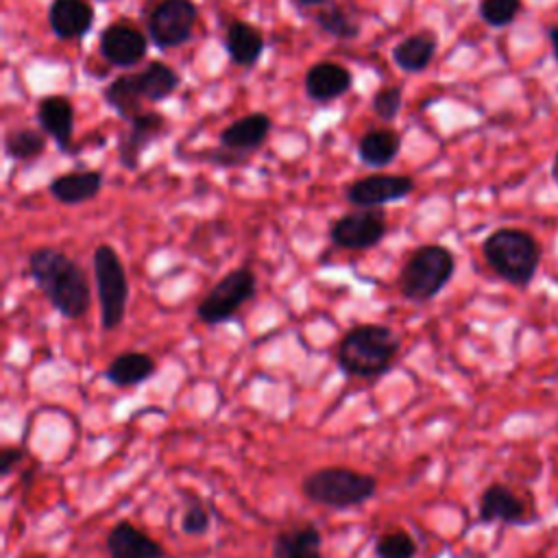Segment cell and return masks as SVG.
I'll list each match as a JSON object with an SVG mask.
<instances>
[{
	"instance_id": "obj_29",
	"label": "cell",
	"mask_w": 558,
	"mask_h": 558,
	"mask_svg": "<svg viewBox=\"0 0 558 558\" xmlns=\"http://www.w3.org/2000/svg\"><path fill=\"white\" fill-rule=\"evenodd\" d=\"M316 24L320 31H325L331 37L338 39H355L360 35V24L340 7L331 4L316 13Z\"/></svg>"
},
{
	"instance_id": "obj_9",
	"label": "cell",
	"mask_w": 558,
	"mask_h": 558,
	"mask_svg": "<svg viewBox=\"0 0 558 558\" xmlns=\"http://www.w3.org/2000/svg\"><path fill=\"white\" fill-rule=\"evenodd\" d=\"M198 9L192 0H163L148 17V35L157 48H174L192 37Z\"/></svg>"
},
{
	"instance_id": "obj_16",
	"label": "cell",
	"mask_w": 558,
	"mask_h": 558,
	"mask_svg": "<svg viewBox=\"0 0 558 558\" xmlns=\"http://www.w3.org/2000/svg\"><path fill=\"white\" fill-rule=\"evenodd\" d=\"M351 72L333 61L314 63L305 74V92L316 102H329L351 89Z\"/></svg>"
},
{
	"instance_id": "obj_21",
	"label": "cell",
	"mask_w": 558,
	"mask_h": 558,
	"mask_svg": "<svg viewBox=\"0 0 558 558\" xmlns=\"http://www.w3.org/2000/svg\"><path fill=\"white\" fill-rule=\"evenodd\" d=\"M268 133H270V118L266 113L257 111V113L238 118L227 129H222L220 142L229 150L242 153V150H253V148L262 146L264 140L268 137Z\"/></svg>"
},
{
	"instance_id": "obj_32",
	"label": "cell",
	"mask_w": 558,
	"mask_h": 558,
	"mask_svg": "<svg viewBox=\"0 0 558 558\" xmlns=\"http://www.w3.org/2000/svg\"><path fill=\"white\" fill-rule=\"evenodd\" d=\"M403 102V94L399 87H381L373 98V109L381 120L397 118Z\"/></svg>"
},
{
	"instance_id": "obj_30",
	"label": "cell",
	"mask_w": 558,
	"mask_h": 558,
	"mask_svg": "<svg viewBox=\"0 0 558 558\" xmlns=\"http://www.w3.org/2000/svg\"><path fill=\"white\" fill-rule=\"evenodd\" d=\"M523 9L521 0H480V17L493 26V28H504L512 24Z\"/></svg>"
},
{
	"instance_id": "obj_22",
	"label": "cell",
	"mask_w": 558,
	"mask_h": 558,
	"mask_svg": "<svg viewBox=\"0 0 558 558\" xmlns=\"http://www.w3.org/2000/svg\"><path fill=\"white\" fill-rule=\"evenodd\" d=\"M225 46H227V52L233 63H238L242 68H251L259 61V57L264 52V37L259 35V31L255 26L235 20L227 26Z\"/></svg>"
},
{
	"instance_id": "obj_18",
	"label": "cell",
	"mask_w": 558,
	"mask_h": 558,
	"mask_svg": "<svg viewBox=\"0 0 558 558\" xmlns=\"http://www.w3.org/2000/svg\"><path fill=\"white\" fill-rule=\"evenodd\" d=\"M37 122L61 150L70 148L74 131V107L65 96L41 98L37 105Z\"/></svg>"
},
{
	"instance_id": "obj_11",
	"label": "cell",
	"mask_w": 558,
	"mask_h": 558,
	"mask_svg": "<svg viewBox=\"0 0 558 558\" xmlns=\"http://www.w3.org/2000/svg\"><path fill=\"white\" fill-rule=\"evenodd\" d=\"M480 523H506V525H527L532 521L527 504L506 484H488L477 504Z\"/></svg>"
},
{
	"instance_id": "obj_19",
	"label": "cell",
	"mask_w": 558,
	"mask_h": 558,
	"mask_svg": "<svg viewBox=\"0 0 558 558\" xmlns=\"http://www.w3.org/2000/svg\"><path fill=\"white\" fill-rule=\"evenodd\" d=\"M102 190V174L98 170L65 172L48 183V192L63 205H81L98 196Z\"/></svg>"
},
{
	"instance_id": "obj_28",
	"label": "cell",
	"mask_w": 558,
	"mask_h": 558,
	"mask_svg": "<svg viewBox=\"0 0 558 558\" xmlns=\"http://www.w3.org/2000/svg\"><path fill=\"white\" fill-rule=\"evenodd\" d=\"M46 137L35 129H13L4 137V153L13 159H35L44 153Z\"/></svg>"
},
{
	"instance_id": "obj_13",
	"label": "cell",
	"mask_w": 558,
	"mask_h": 558,
	"mask_svg": "<svg viewBox=\"0 0 558 558\" xmlns=\"http://www.w3.org/2000/svg\"><path fill=\"white\" fill-rule=\"evenodd\" d=\"M105 547L109 558H166V549L159 541L124 519L107 532Z\"/></svg>"
},
{
	"instance_id": "obj_1",
	"label": "cell",
	"mask_w": 558,
	"mask_h": 558,
	"mask_svg": "<svg viewBox=\"0 0 558 558\" xmlns=\"http://www.w3.org/2000/svg\"><path fill=\"white\" fill-rule=\"evenodd\" d=\"M28 270L52 310L70 320L85 316L92 292L85 270L72 257L59 248L39 246L28 255Z\"/></svg>"
},
{
	"instance_id": "obj_31",
	"label": "cell",
	"mask_w": 558,
	"mask_h": 558,
	"mask_svg": "<svg viewBox=\"0 0 558 558\" xmlns=\"http://www.w3.org/2000/svg\"><path fill=\"white\" fill-rule=\"evenodd\" d=\"M209 527H211V514L203 506V501L196 497L187 499L183 514H181V530L187 536H203V534H207Z\"/></svg>"
},
{
	"instance_id": "obj_15",
	"label": "cell",
	"mask_w": 558,
	"mask_h": 558,
	"mask_svg": "<svg viewBox=\"0 0 558 558\" xmlns=\"http://www.w3.org/2000/svg\"><path fill=\"white\" fill-rule=\"evenodd\" d=\"M272 558H323V534L314 523L279 530L272 538Z\"/></svg>"
},
{
	"instance_id": "obj_10",
	"label": "cell",
	"mask_w": 558,
	"mask_h": 558,
	"mask_svg": "<svg viewBox=\"0 0 558 558\" xmlns=\"http://www.w3.org/2000/svg\"><path fill=\"white\" fill-rule=\"evenodd\" d=\"M414 192V179L408 174H371L353 181L344 196L351 205L362 209L381 207L401 201Z\"/></svg>"
},
{
	"instance_id": "obj_26",
	"label": "cell",
	"mask_w": 558,
	"mask_h": 558,
	"mask_svg": "<svg viewBox=\"0 0 558 558\" xmlns=\"http://www.w3.org/2000/svg\"><path fill=\"white\" fill-rule=\"evenodd\" d=\"M105 100L107 105L124 120H133L135 116L142 113V96L135 87V81H133V74H124V76H118L116 81L109 83V87L105 89Z\"/></svg>"
},
{
	"instance_id": "obj_23",
	"label": "cell",
	"mask_w": 558,
	"mask_h": 558,
	"mask_svg": "<svg viewBox=\"0 0 558 558\" xmlns=\"http://www.w3.org/2000/svg\"><path fill=\"white\" fill-rule=\"evenodd\" d=\"M436 37H432L429 33H414L405 39H401L395 48H392V61L403 70V72H423L434 54H436Z\"/></svg>"
},
{
	"instance_id": "obj_3",
	"label": "cell",
	"mask_w": 558,
	"mask_h": 558,
	"mask_svg": "<svg viewBox=\"0 0 558 558\" xmlns=\"http://www.w3.org/2000/svg\"><path fill=\"white\" fill-rule=\"evenodd\" d=\"M482 257L501 281L527 288L541 266L543 246L525 229L501 227L484 238Z\"/></svg>"
},
{
	"instance_id": "obj_6",
	"label": "cell",
	"mask_w": 558,
	"mask_h": 558,
	"mask_svg": "<svg viewBox=\"0 0 558 558\" xmlns=\"http://www.w3.org/2000/svg\"><path fill=\"white\" fill-rule=\"evenodd\" d=\"M94 281L100 307V327L113 331L124 323L129 303V277L124 264L111 244L94 248Z\"/></svg>"
},
{
	"instance_id": "obj_5",
	"label": "cell",
	"mask_w": 558,
	"mask_h": 558,
	"mask_svg": "<svg viewBox=\"0 0 558 558\" xmlns=\"http://www.w3.org/2000/svg\"><path fill=\"white\" fill-rule=\"evenodd\" d=\"M456 272V257L442 244H423L412 251L397 277V290L412 303L436 299Z\"/></svg>"
},
{
	"instance_id": "obj_33",
	"label": "cell",
	"mask_w": 558,
	"mask_h": 558,
	"mask_svg": "<svg viewBox=\"0 0 558 558\" xmlns=\"http://www.w3.org/2000/svg\"><path fill=\"white\" fill-rule=\"evenodd\" d=\"M24 460V447H4L0 451V475L9 477L11 471Z\"/></svg>"
},
{
	"instance_id": "obj_12",
	"label": "cell",
	"mask_w": 558,
	"mask_h": 558,
	"mask_svg": "<svg viewBox=\"0 0 558 558\" xmlns=\"http://www.w3.org/2000/svg\"><path fill=\"white\" fill-rule=\"evenodd\" d=\"M146 37L129 24H111L100 33V54L118 68H133L146 54Z\"/></svg>"
},
{
	"instance_id": "obj_17",
	"label": "cell",
	"mask_w": 558,
	"mask_h": 558,
	"mask_svg": "<svg viewBox=\"0 0 558 558\" xmlns=\"http://www.w3.org/2000/svg\"><path fill=\"white\" fill-rule=\"evenodd\" d=\"M166 129V118L157 111H142L131 120L129 135L120 142V163L129 170H135L140 163L142 150L157 140Z\"/></svg>"
},
{
	"instance_id": "obj_35",
	"label": "cell",
	"mask_w": 558,
	"mask_h": 558,
	"mask_svg": "<svg viewBox=\"0 0 558 558\" xmlns=\"http://www.w3.org/2000/svg\"><path fill=\"white\" fill-rule=\"evenodd\" d=\"M296 7H301V9H310V7H320V4H325L327 0H292Z\"/></svg>"
},
{
	"instance_id": "obj_27",
	"label": "cell",
	"mask_w": 558,
	"mask_h": 558,
	"mask_svg": "<svg viewBox=\"0 0 558 558\" xmlns=\"http://www.w3.org/2000/svg\"><path fill=\"white\" fill-rule=\"evenodd\" d=\"M375 558H416L418 545L414 536L401 527L381 532L373 545Z\"/></svg>"
},
{
	"instance_id": "obj_8",
	"label": "cell",
	"mask_w": 558,
	"mask_h": 558,
	"mask_svg": "<svg viewBox=\"0 0 558 558\" xmlns=\"http://www.w3.org/2000/svg\"><path fill=\"white\" fill-rule=\"evenodd\" d=\"M388 233L386 216L379 209H357L340 216L329 227V240L344 251H368Z\"/></svg>"
},
{
	"instance_id": "obj_2",
	"label": "cell",
	"mask_w": 558,
	"mask_h": 558,
	"mask_svg": "<svg viewBox=\"0 0 558 558\" xmlns=\"http://www.w3.org/2000/svg\"><path fill=\"white\" fill-rule=\"evenodd\" d=\"M397 333L379 323H362L344 331L336 347V362L349 377L375 381L390 371L399 353Z\"/></svg>"
},
{
	"instance_id": "obj_34",
	"label": "cell",
	"mask_w": 558,
	"mask_h": 558,
	"mask_svg": "<svg viewBox=\"0 0 558 558\" xmlns=\"http://www.w3.org/2000/svg\"><path fill=\"white\" fill-rule=\"evenodd\" d=\"M547 39H549V44H551V54H554V59L558 61V24L551 26V28H547Z\"/></svg>"
},
{
	"instance_id": "obj_7",
	"label": "cell",
	"mask_w": 558,
	"mask_h": 558,
	"mask_svg": "<svg viewBox=\"0 0 558 558\" xmlns=\"http://www.w3.org/2000/svg\"><path fill=\"white\" fill-rule=\"evenodd\" d=\"M257 292V277L251 268L238 266L220 277L209 292L198 301L196 316L209 327H218L231 320L244 303H248Z\"/></svg>"
},
{
	"instance_id": "obj_24",
	"label": "cell",
	"mask_w": 558,
	"mask_h": 558,
	"mask_svg": "<svg viewBox=\"0 0 558 558\" xmlns=\"http://www.w3.org/2000/svg\"><path fill=\"white\" fill-rule=\"evenodd\" d=\"M401 148V137L392 129H373L362 135L357 144V155L364 166L371 168H384L390 161H395L397 153Z\"/></svg>"
},
{
	"instance_id": "obj_20",
	"label": "cell",
	"mask_w": 558,
	"mask_h": 558,
	"mask_svg": "<svg viewBox=\"0 0 558 558\" xmlns=\"http://www.w3.org/2000/svg\"><path fill=\"white\" fill-rule=\"evenodd\" d=\"M155 360L144 351L118 353L105 368V379L118 388H131L148 381L155 375Z\"/></svg>"
},
{
	"instance_id": "obj_25",
	"label": "cell",
	"mask_w": 558,
	"mask_h": 558,
	"mask_svg": "<svg viewBox=\"0 0 558 558\" xmlns=\"http://www.w3.org/2000/svg\"><path fill=\"white\" fill-rule=\"evenodd\" d=\"M133 81L144 100L159 102V100L168 98L179 87L181 76L170 65H166L161 61H153L142 72L133 74Z\"/></svg>"
},
{
	"instance_id": "obj_4",
	"label": "cell",
	"mask_w": 558,
	"mask_h": 558,
	"mask_svg": "<svg viewBox=\"0 0 558 558\" xmlns=\"http://www.w3.org/2000/svg\"><path fill=\"white\" fill-rule=\"evenodd\" d=\"M301 493L312 504L349 510L366 504L377 493V480L371 473L349 466H323L303 477Z\"/></svg>"
},
{
	"instance_id": "obj_14",
	"label": "cell",
	"mask_w": 558,
	"mask_h": 558,
	"mask_svg": "<svg viewBox=\"0 0 558 558\" xmlns=\"http://www.w3.org/2000/svg\"><path fill=\"white\" fill-rule=\"evenodd\" d=\"M48 22L59 39H81L94 24V7L85 0H54Z\"/></svg>"
}]
</instances>
